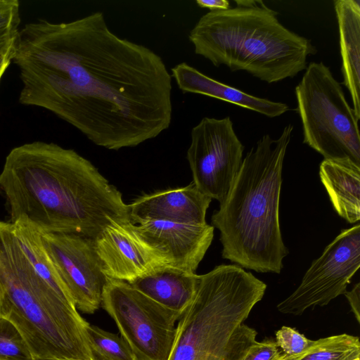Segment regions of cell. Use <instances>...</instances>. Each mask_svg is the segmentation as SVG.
I'll return each instance as SVG.
<instances>
[{
    "label": "cell",
    "instance_id": "1",
    "mask_svg": "<svg viewBox=\"0 0 360 360\" xmlns=\"http://www.w3.org/2000/svg\"><path fill=\"white\" fill-rule=\"evenodd\" d=\"M19 102L40 107L109 150L156 138L172 120V75L148 47L121 38L96 11L19 29Z\"/></svg>",
    "mask_w": 360,
    "mask_h": 360
},
{
    "label": "cell",
    "instance_id": "2",
    "mask_svg": "<svg viewBox=\"0 0 360 360\" xmlns=\"http://www.w3.org/2000/svg\"><path fill=\"white\" fill-rule=\"evenodd\" d=\"M9 222L42 233L96 240L109 225L129 221L121 193L73 149L37 141L13 148L0 174Z\"/></svg>",
    "mask_w": 360,
    "mask_h": 360
},
{
    "label": "cell",
    "instance_id": "3",
    "mask_svg": "<svg viewBox=\"0 0 360 360\" xmlns=\"http://www.w3.org/2000/svg\"><path fill=\"white\" fill-rule=\"evenodd\" d=\"M293 125L277 139L264 135L243 159L219 209L212 216L220 232L221 256L242 268L280 274L288 250L279 221L282 169Z\"/></svg>",
    "mask_w": 360,
    "mask_h": 360
},
{
    "label": "cell",
    "instance_id": "4",
    "mask_svg": "<svg viewBox=\"0 0 360 360\" xmlns=\"http://www.w3.org/2000/svg\"><path fill=\"white\" fill-rule=\"evenodd\" d=\"M235 8L210 11L188 34L195 54L215 67L244 70L268 84L292 78L316 53L310 39L283 26L262 1H236Z\"/></svg>",
    "mask_w": 360,
    "mask_h": 360
},
{
    "label": "cell",
    "instance_id": "5",
    "mask_svg": "<svg viewBox=\"0 0 360 360\" xmlns=\"http://www.w3.org/2000/svg\"><path fill=\"white\" fill-rule=\"evenodd\" d=\"M1 316L20 331L34 358L92 360L89 323L37 272L9 221H0Z\"/></svg>",
    "mask_w": 360,
    "mask_h": 360
},
{
    "label": "cell",
    "instance_id": "6",
    "mask_svg": "<svg viewBox=\"0 0 360 360\" xmlns=\"http://www.w3.org/2000/svg\"><path fill=\"white\" fill-rule=\"evenodd\" d=\"M265 283L236 264L200 275L195 296L178 319L168 360H244L257 342L244 323Z\"/></svg>",
    "mask_w": 360,
    "mask_h": 360
},
{
    "label": "cell",
    "instance_id": "7",
    "mask_svg": "<svg viewBox=\"0 0 360 360\" xmlns=\"http://www.w3.org/2000/svg\"><path fill=\"white\" fill-rule=\"evenodd\" d=\"M295 96L303 142L324 160L360 166L359 119L330 68L323 62L310 63L295 87Z\"/></svg>",
    "mask_w": 360,
    "mask_h": 360
},
{
    "label": "cell",
    "instance_id": "8",
    "mask_svg": "<svg viewBox=\"0 0 360 360\" xmlns=\"http://www.w3.org/2000/svg\"><path fill=\"white\" fill-rule=\"evenodd\" d=\"M101 306L115 322L136 360H168L181 314L155 302L129 283L109 278Z\"/></svg>",
    "mask_w": 360,
    "mask_h": 360
},
{
    "label": "cell",
    "instance_id": "9",
    "mask_svg": "<svg viewBox=\"0 0 360 360\" xmlns=\"http://www.w3.org/2000/svg\"><path fill=\"white\" fill-rule=\"evenodd\" d=\"M243 150L229 117H203L191 129L186 154L198 190L221 203L239 171Z\"/></svg>",
    "mask_w": 360,
    "mask_h": 360
},
{
    "label": "cell",
    "instance_id": "10",
    "mask_svg": "<svg viewBox=\"0 0 360 360\" xmlns=\"http://www.w3.org/2000/svg\"><path fill=\"white\" fill-rule=\"evenodd\" d=\"M360 266V225L342 230L314 260L297 289L278 304L284 314L301 315L307 309L327 305L347 291Z\"/></svg>",
    "mask_w": 360,
    "mask_h": 360
},
{
    "label": "cell",
    "instance_id": "11",
    "mask_svg": "<svg viewBox=\"0 0 360 360\" xmlns=\"http://www.w3.org/2000/svg\"><path fill=\"white\" fill-rule=\"evenodd\" d=\"M38 233L77 309L94 314L101 306L109 279L103 271L94 240L77 234Z\"/></svg>",
    "mask_w": 360,
    "mask_h": 360
},
{
    "label": "cell",
    "instance_id": "12",
    "mask_svg": "<svg viewBox=\"0 0 360 360\" xmlns=\"http://www.w3.org/2000/svg\"><path fill=\"white\" fill-rule=\"evenodd\" d=\"M94 243L103 271L109 278L129 283L167 266L163 256L135 233L130 221L109 225Z\"/></svg>",
    "mask_w": 360,
    "mask_h": 360
},
{
    "label": "cell",
    "instance_id": "13",
    "mask_svg": "<svg viewBox=\"0 0 360 360\" xmlns=\"http://www.w3.org/2000/svg\"><path fill=\"white\" fill-rule=\"evenodd\" d=\"M135 233L160 252L167 265L195 272L210 246L214 227L209 224L192 225L164 221L131 223Z\"/></svg>",
    "mask_w": 360,
    "mask_h": 360
},
{
    "label": "cell",
    "instance_id": "14",
    "mask_svg": "<svg viewBox=\"0 0 360 360\" xmlns=\"http://www.w3.org/2000/svg\"><path fill=\"white\" fill-rule=\"evenodd\" d=\"M212 198L193 182L189 185L142 195L128 205L129 221L139 224L147 221L205 225Z\"/></svg>",
    "mask_w": 360,
    "mask_h": 360
},
{
    "label": "cell",
    "instance_id": "15",
    "mask_svg": "<svg viewBox=\"0 0 360 360\" xmlns=\"http://www.w3.org/2000/svg\"><path fill=\"white\" fill-rule=\"evenodd\" d=\"M171 75L184 94H198L217 98L271 118L278 117L289 110L288 105L284 103L246 94L205 75L185 62L173 67Z\"/></svg>",
    "mask_w": 360,
    "mask_h": 360
},
{
    "label": "cell",
    "instance_id": "16",
    "mask_svg": "<svg viewBox=\"0 0 360 360\" xmlns=\"http://www.w3.org/2000/svg\"><path fill=\"white\" fill-rule=\"evenodd\" d=\"M200 275L164 266L129 283L162 306L180 314L192 302Z\"/></svg>",
    "mask_w": 360,
    "mask_h": 360
},
{
    "label": "cell",
    "instance_id": "17",
    "mask_svg": "<svg viewBox=\"0 0 360 360\" xmlns=\"http://www.w3.org/2000/svg\"><path fill=\"white\" fill-rule=\"evenodd\" d=\"M340 37L343 84L349 90L353 110L360 120V1H333Z\"/></svg>",
    "mask_w": 360,
    "mask_h": 360
},
{
    "label": "cell",
    "instance_id": "18",
    "mask_svg": "<svg viewBox=\"0 0 360 360\" xmlns=\"http://www.w3.org/2000/svg\"><path fill=\"white\" fill-rule=\"evenodd\" d=\"M319 176L330 200L349 224L360 219V166L349 160H323Z\"/></svg>",
    "mask_w": 360,
    "mask_h": 360
},
{
    "label": "cell",
    "instance_id": "19",
    "mask_svg": "<svg viewBox=\"0 0 360 360\" xmlns=\"http://www.w3.org/2000/svg\"><path fill=\"white\" fill-rule=\"evenodd\" d=\"M13 225L22 250L37 272L59 295L74 304L43 248L38 231L26 225Z\"/></svg>",
    "mask_w": 360,
    "mask_h": 360
},
{
    "label": "cell",
    "instance_id": "20",
    "mask_svg": "<svg viewBox=\"0 0 360 360\" xmlns=\"http://www.w3.org/2000/svg\"><path fill=\"white\" fill-rule=\"evenodd\" d=\"M281 360H360V342L348 334L329 336L313 340L300 354H283Z\"/></svg>",
    "mask_w": 360,
    "mask_h": 360
},
{
    "label": "cell",
    "instance_id": "21",
    "mask_svg": "<svg viewBox=\"0 0 360 360\" xmlns=\"http://www.w3.org/2000/svg\"><path fill=\"white\" fill-rule=\"evenodd\" d=\"M86 335L92 360H136L129 344L118 334L89 323Z\"/></svg>",
    "mask_w": 360,
    "mask_h": 360
},
{
    "label": "cell",
    "instance_id": "22",
    "mask_svg": "<svg viewBox=\"0 0 360 360\" xmlns=\"http://www.w3.org/2000/svg\"><path fill=\"white\" fill-rule=\"evenodd\" d=\"M0 360H34L18 329L2 316H0Z\"/></svg>",
    "mask_w": 360,
    "mask_h": 360
},
{
    "label": "cell",
    "instance_id": "23",
    "mask_svg": "<svg viewBox=\"0 0 360 360\" xmlns=\"http://www.w3.org/2000/svg\"><path fill=\"white\" fill-rule=\"evenodd\" d=\"M276 344L285 355H295L304 351L313 342L293 328L283 326L276 333Z\"/></svg>",
    "mask_w": 360,
    "mask_h": 360
},
{
    "label": "cell",
    "instance_id": "24",
    "mask_svg": "<svg viewBox=\"0 0 360 360\" xmlns=\"http://www.w3.org/2000/svg\"><path fill=\"white\" fill-rule=\"evenodd\" d=\"M20 6L17 0H0V36L19 30Z\"/></svg>",
    "mask_w": 360,
    "mask_h": 360
},
{
    "label": "cell",
    "instance_id": "25",
    "mask_svg": "<svg viewBox=\"0 0 360 360\" xmlns=\"http://www.w3.org/2000/svg\"><path fill=\"white\" fill-rule=\"evenodd\" d=\"M281 352H279L276 342L266 338L257 342L250 349L244 360H275Z\"/></svg>",
    "mask_w": 360,
    "mask_h": 360
},
{
    "label": "cell",
    "instance_id": "26",
    "mask_svg": "<svg viewBox=\"0 0 360 360\" xmlns=\"http://www.w3.org/2000/svg\"><path fill=\"white\" fill-rule=\"evenodd\" d=\"M18 31L0 36V82L13 61Z\"/></svg>",
    "mask_w": 360,
    "mask_h": 360
},
{
    "label": "cell",
    "instance_id": "27",
    "mask_svg": "<svg viewBox=\"0 0 360 360\" xmlns=\"http://www.w3.org/2000/svg\"><path fill=\"white\" fill-rule=\"evenodd\" d=\"M347 297L358 323L360 322V283H357L351 290L346 291L344 294Z\"/></svg>",
    "mask_w": 360,
    "mask_h": 360
},
{
    "label": "cell",
    "instance_id": "28",
    "mask_svg": "<svg viewBox=\"0 0 360 360\" xmlns=\"http://www.w3.org/2000/svg\"><path fill=\"white\" fill-rule=\"evenodd\" d=\"M196 4L200 8H207L210 11L227 10L231 8L227 0H197Z\"/></svg>",
    "mask_w": 360,
    "mask_h": 360
},
{
    "label": "cell",
    "instance_id": "29",
    "mask_svg": "<svg viewBox=\"0 0 360 360\" xmlns=\"http://www.w3.org/2000/svg\"><path fill=\"white\" fill-rule=\"evenodd\" d=\"M34 360H73V359H38V358H34Z\"/></svg>",
    "mask_w": 360,
    "mask_h": 360
},
{
    "label": "cell",
    "instance_id": "30",
    "mask_svg": "<svg viewBox=\"0 0 360 360\" xmlns=\"http://www.w3.org/2000/svg\"><path fill=\"white\" fill-rule=\"evenodd\" d=\"M2 295H3L2 290H1V288L0 287V316H1V300H2Z\"/></svg>",
    "mask_w": 360,
    "mask_h": 360
}]
</instances>
